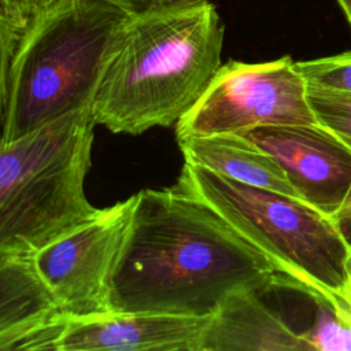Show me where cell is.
Instances as JSON below:
<instances>
[{
	"label": "cell",
	"instance_id": "277c9868",
	"mask_svg": "<svg viewBox=\"0 0 351 351\" xmlns=\"http://www.w3.org/2000/svg\"><path fill=\"white\" fill-rule=\"evenodd\" d=\"M95 126L88 106L0 144V259H30L99 214L85 193Z\"/></svg>",
	"mask_w": 351,
	"mask_h": 351
},
{
	"label": "cell",
	"instance_id": "7c38bea8",
	"mask_svg": "<svg viewBox=\"0 0 351 351\" xmlns=\"http://www.w3.org/2000/svg\"><path fill=\"white\" fill-rule=\"evenodd\" d=\"M184 160L250 186L296 197L280 163L241 133L177 140Z\"/></svg>",
	"mask_w": 351,
	"mask_h": 351
},
{
	"label": "cell",
	"instance_id": "8fae6325",
	"mask_svg": "<svg viewBox=\"0 0 351 351\" xmlns=\"http://www.w3.org/2000/svg\"><path fill=\"white\" fill-rule=\"evenodd\" d=\"M259 295L243 289L228 296L208 317L202 351H311L303 333L292 329Z\"/></svg>",
	"mask_w": 351,
	"mask_h": 351
},
{
	"label": "cell",
	"instance_id": "4fadbf2b",
	"mask_svg": "<svg viewBox=\"0 0 351 351\" xmlns=\"http://www.w3.org/2000/svg\"><path fill=\"white\" fill-rule=\"evenodd\" d=\"M314 302L318 306L317 318L310 329L302 332L311 350L351 351V267L347 299L339 310H330L324 302Z\"/></svg>",
	"mask_w": 351,
	"mask_h": 351
},
{
	"label": "cell",
	"instance_id": "3957f363",
	"mask_svg": "<svg viewBox=\"0 0 351 351\" xmlns=\"http://www.w3.org/2000/svg\"><path fill=\"white\" fill-rule=\"evenodd\" d=\"M129 18L107 0H56L33 15L12 63L3 143L92 106Z\"/></svg>",
	"mask_w": 351,
	"mask_h": 351
},
{
	"label": "cell",
	"instance_id": "6da1fadb",
	"mask_svg": "<svg viewBox=\"0 0 351 351\" xmlns=\"http://www.w3.org/2000/svg\"><path fill=\"white\" fill-rule=\"evenodd\" d=\"M270 261L215 210L176 185L134 193L110 282L118 313L210 317L232 293L280 285Z\"/></svg>",
	"mask_w": 351,
	"mask_h": 351
},
{
	"label": "cell",
	"instance_id": "5bb4252c",
	"mask_svg": "<svg viewBox=\"0 0 351 351\" xmlns=\"http://www.w3.org/2000/svg\"><path fill=\"white\" fill-rule=\"evenodd\" d=\"M307 101L315 123L351 149V92L307 85Z\"/></svg>",
	"mask_w": 351,
	"mask_h": 351
},
{
	"label": "cell",
	"instance_id": "d6986e66",
	"mask_svg": "<svg viewBox=\"0 0 351 351\" xmlns=\"http://www.w3.org/2000/svg\"><path fill=\"white\" fill-rule=\"evenodd\" d=\"M330 219L351 251V188L341 207L330 217Z\"/></svg>",
	"mask_w": 351,
	"mask_h": 351
},
{
	"label": "cell",
	"instance_id": "5b68a950",
	"mask_svg": "<svg viewBox=\"0 0 351 351\" xmlns=\"http://www.w3.org/2000/svg\"><path fill=\"white\" fill-rule=\"evenodd\" d=\"M174 185L215 210L270 261L282 282L330 310L346 303L351 251L329 217L298 197L240 184L186 160Z\"/></svg>",
	"mask_w": 351,
	"mask_h": 351
},
{
	"label": "cell",
	"instance_id": "9a60e30c",
	"mask_svg": "<svg viewBox=\"0 0 351 351\" xmlns=\"http://www.w3.org/2000/svg\"><path fill=\"white\" fill-rule=\"evenodd\" d=\"M26 23L0 3V144L4 134L12 63Z\"/></svg>",
	"mask_w": 351,
	"mask_h": 351
},
{
	"label": "cell",
	"instance_id": "52a82bcc",
	"mask_svg": "<svg viewBox=\"0 0 351 351\" xmlns=\"http://www.w3.org/2000/svg\"><path fill=\"white\" fill-rule=\"evenodd\" d=\"M134 206V195L100 208L30 261L64 317L110 313V282Z\"/></svg>",
	"mask_w": 351,
	"mask_h": 351
},
{
	"label": "cell",
	"instance_id": "30bf717a",
	"mask_svg": "<svg viewBox=\"0 0 351 351\" xmlns=\"http://www.w3.org/2000/svg\"><path fill=\"white\" fill-rule=\"evenodd\" d=\"M63 321L30 259H0V351L51 350Z\"/></svg>",
	"mask_w": 351,
	"mask_h": 351
},
{
	"label": "cell",
	"instance_id": "ffe728a7",
	"mask_svg": "<svg viewBox=\"0 0 351 351\" xmlns=\"http://www.w3.org/2000/svg\"><path fill=\"white\" fill-rule=\"evenodd\" d=\"M346 22L348 23L350 29H351V0H336Z\"/></svg>",
	"mask_w": 351,
	"mask_h": 351
},
{
	"label": "cell",
	"instance_id": "e0dca14e",
	"mask_svg": "<svg viewBox=\"0 0 351 351\" xmlns=\"http://www.w3.org/2000/svg\"><path fill=\"white\" fill-rule=\"evenodd\" d=\"M114 5L123 10L130 16L145 15L152 12L178 10L185 7L197 5L213 0H107Z\"/></svg>",
	"mask_w": 351,
	"mask_h": 351
},
{
	"label": "cell",
	"instance_id": "2e32d148",
	"mask_svg": "<svg viewBox=\"0 0 351 351\" xmlns=\"http://www.w3.org/2000/svg\"><path fill=\"white\" fill-rule=\"evenodd\" d=\"M295 63L308 86L351 92V49Z\"/></svg>",
	"mask_w": 351,
	"mask_h": 351
},
{
	"label": "cell",
	"instance_id": "9c48e42d",
	"mask_svg": "<svg viewBox=\"0 0 351 351\" xmlns=\"http://www.w3.org/2000/svg\"><path fill=\"white\" fill-rule=\"evenodd\" d=\"M208 317L110 311L64 317L53 351H202Z\"/></svg>",
	"mask_w": 351,
	"mask_h": 351
},
{
	"label": "cell",
	"instance_id": "7a4b0ae2",
	"mask_svg": "<svg viewBox=\"0 0 351 351\" xmlns=\"http://www.w3.org/2000/svg\"><path fill=\"white\" fill-rule=\"evenodd\" d=\"M223 36L213 1L130 16L92 104L96 125L130 136L176 126L219 70Z\"/></svg>",
	"mask_w": 351,
	"mask_h": 351
},
{
	"label": "cell",
	"instance_id": "8992f818",
	"mask_svg": "<svg viewBox=\"0 0 351 351\" xmlns=\"http://www.w3.org/2000/svg\"><path fill=\"white\" fill-rule=\"evenodd\" d=\"M315 123L307 84L291 56L221 64L195 106L176 123V140L245 133L271 125Z\"/></svg>",
	"mask_w": 351,
	"mask_h": 351
},
{
	"label": "cell",
	"instance_id": "ac0fdd59",
	"mask_svg": "<svg viewBox=\"0 0 351 351\" xmlns=\"http://www.w3.org/2000/svg\"><path fill=\"white\" fill-rule=\"evenodd\" d=\"M56 0H0V3L22 21L27 22L33 15L43 11Z\"/></svg>",
	"mask_w": 351,
	"mask_h": 351
},
{
	"label": "cell",
	"instance_id": "ba28073f",
	"mask_svg": "<svg viewBox=\"0 0 351 351\" xmlns=\"http://www.w3.org/2000/svg\"><path fill=\"white\" fill-rule=\"evenodd\" d=\"M282 167L296 197L332 217L351 188V149L318 123H288L241 133Z\"/></svg>",
	"mask_w": 351,
	"mask_h": 351
}]
</instances>
